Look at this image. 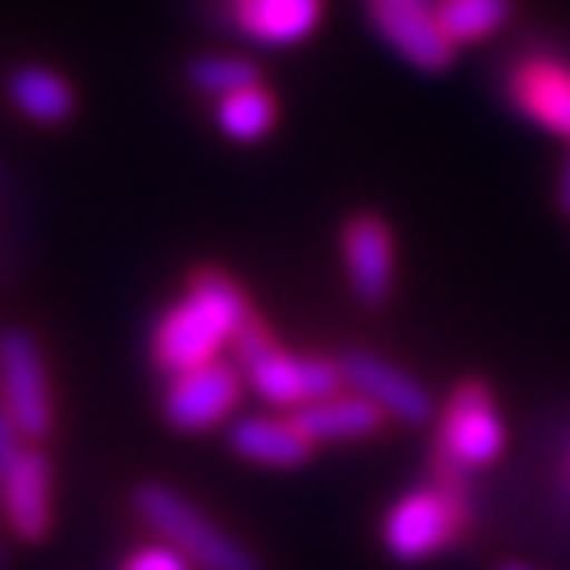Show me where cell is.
Segmentation results:
<instances>
[{
  "instance_id": "cell-19",
  "label": "cell",
  "mask_w": 570,
  "mask_h": 570,
  "mask_svg": "<svg viewBox=\"0 0 570 570\" xmlns=\"http://www.w3.org/2000/svg\"><path fill=\"white\" fill-rule=\"evenodd\" d=\"M190 85L212 94V98H225L245 85H258V68L242 56H199L190 63Z\"/></svg>"
},
{
  "instance_id": "cell-11",
  "label": "cell",
  "mask_w": 570,
  "mask_h": 570,
  "mask_svg": "<svg viewBox=\"0 0 570 570\" xmlns=\"http://www.w3.org/2000/svg\"><path fill=\"white\" fill-rule=\"evenodd\" d=\"M343 258L351 292L364 305H381L393 292V233L381 216H351L343 228Z\"/></svg>"
},
{
  "instance_id": "cell-23",
  "label": "cell",
  "mask_w": 570,
  "mask_h": 570,
  "mask_svg": "<svg viewBox=\"0 0 570 570\" xmlns=\"http://www.w3.org/2000/svg\"><path fill=\"white\" fill-rule=\"evenodd\" d=\"M499 570H537V567H524V562H503Z\"/></svg>"
},
{
  "instance_id": "cell-14",
  "label": "cell",
  "mask_w": 570,
  "mask_h": 570,
  "mask_svg": "<svg viewBox=\"0 0 570 570\" xmlns=\"http://www.w3.org/2000/svg\"><path fill=\"white\" fill-rule=\"evenodd\" d=\"M228 444L237 456L254 461V465H275V469H292L308 461V452L317 449L305 431L296 428V419H263V414H249V419H237L228 428Z\"/></svg>"
},
{
  "instance_id": "cell-16",
  "label": "cell",
  "mask_w": 570,
  "mask_h": 570,
  "mask_svg": "<svg viewBox=\"0 0 570 570\" xmlns=\"http://www.w3.org/2000/svg\"><path fill=\"white\" fill-rule=\"evenodd\" d=\"M9 98H13V106H18L26 119L47 122V127L72 119V106H77V98H72V85L63 81L60 72L39 68V63L18 68V72L9 77Z\"/></svg>"
},
{
  "instance_id": "cell-2",
  "label": "cell",
  "mask_w": 570,
  "mask_h": 570,
  "mask_svg": "<svg viewBox=\"0 0 570 570\" xmlns=\"http://www.w3.org/2000/svg\"><path fill=\"white\" fill-rule=\"evenodd\" d=\"M233 346H237L245 381L258 389V397H266L271 406L301 410V406H308V402H322L330 393H338V385H343V364L279 351L275 338L266 334V326L254 313H249L245 326L237 330Z\"/></svg>"
},
{
  "instance_id": "cell-24",
  "label": "cell",
  "mask_w": 570,
  "mask_h": 570,
  "mask_svg": "<svg viewBox=\"0 0 570 570\" xmlns=\"http://www.w3.org/2000/svg\"><path fill=\"white\" fill-rule=\"evenodd\" d=\"M0 562H4V553H0Z\"/></svg>"
},
{
  "instance_id": "cell-9",
  "label": "cell",
  "mask_w": 570,
  "mask_h": 570,
  "mask_svg": "<svg viewBox=\"0 0 570 570\" xmlns=\"http://www.w3.org/2000/svg\"><path fill=\"white\" fill-rule=\"evenodd\" d=\"M508 94L520 115H529L546 131L570 140V63L553 60V56H532V60L515 63Z\"/></svg>"
},
{
  "instance_id": "cell-1",
  "label": "cell",
  "mask_w": 570,
  "mask_h": 570,
  "mask_svg": "<svg viewBox=\"0 0 570 570\" xmlns=\"http://www.w3.org/2000/svg\"><path fill=\"white\" fill-rule=\"evenodd\" d=\"M245 317H249V308H245L242 287L220 271H204L186 287L183 301L161 317V326L153 334V360L169 376H178L186 367L212 364L220 355V346L237 338Z\"/></svg>"
},
{
  "instance_id": "cell-3",
  "label": "cell",
  "mask_w": 570,
  "mask_h": 570,
  "mask_svg": "<svg viewBox=\"0 0 570 570\" xmlns=\"http://www.w3.org/2000/svg\"><path fill=\"white\" fill-rule=\"evenodd\" d=\"M136 511L144 515V524L161 537L165 546L183 553L186 562L204 570H258V562L249 558L242 541H233L228 532H220L195 503H186L178 490L161 487V482H144L136 490Z\"/></svg>"
},
{
  "instance_id": "cell-7",
  "label": "cell",
  "mask_w": 570,
  "mask_h": 570,
  "mask_svg": "<svg viewBox=\"0 0 570 570\" xmlns=\"http://www.w3.org/2000/svg\"><path fill=\"white\" fill-rule=\"evenodd\" d=\"M242 397V372L233 364H199L169 376L165 389V419L178 431H207L225 423Z\"/></svg>"
},
{
  "instance_id": "cell-13",
  "label": "cell",
  "mask_w": 570,
  "mask_h": 570,
  "mask_svg": "<svg viewBox=\"0 0 570 570\" xmlns=\"http://www.w3.org/2000/svg\"><path fill=\"white\" fill-rule=\"evenodd\" d=\"M233 26L263 47H296L322 21V0H228Z\"/></svg>"
},
{
  "instance_id": "cell-5",
  "label": "cell",
  "mask_w": 570,
  "mask_h": 570,
  "mask_svg": "<svg viewBox=\"0 0 570 570\" xmlns=\"http://www.w3.org/2000/svg\"><path fill=\"white\" fill-rule=\"evenodd\" d=\"M503 452V419L487 385L469 381L449 397L440 419V473L461 482L473 469H487Z\"/></svg>"
},
{
  "instance_id": "cell-8",
  "label": "cell",
  "mask_w": 570,
  "mask_h": 570,
  "mask_svg": "<svg viewBox=\"0 0 570 570\" xmlns=\"http://www.w3.org/2000/svg\"><path fill=\"white\" fill-rule=\"evenodd\" d=\"M372 26L376 35L414 68L423 72H440L452 63V39L444 35V26L435 18V9H428V0H372Z\"/></svg>"
},
{
  "instance_id": "cell-22",
  "label": "cell",
  "mask_w": 570,
  "mask_h": 570,
  "mask_svg": "<svg viewBox=\"0 0 570 570\" xmlns=\"http://www.w3.org/2000/svg\"><path fill=\"white\" fill-rule=\"evenodd\" d=\"M558 199H562V207L570 212V157H567V169H562V186H558Z\"/></svg>"
},
{
  "instance_id": "cell-12",
  "label": "cell",
  "mask_w": 570,
  "mask_h": 570,
  "mask_svg": "<svg viewBox=\"0 0 570 570\" xmlns=\"http://www.w3.org/2000/svg\"><path fill=\"white\" fill-rule=\"evenodd\" d=\"M343 381L360 389L367 402H376L385 414L402 419V423H428V419H431L428 389L419 385L410 372L385 364L381 355H367V351L346 355V360H343Z\"/></svg>"
},
{
  "instance_id": "cell-4",
  "label": "cell",
  "mask_w": 570,
  "mask_h": 570,
  "mask_svg": "<svg viewBox=\"0 0 570 570\" xmlns=\"http://www.w3.org/2000/svg\"><path fill=\"white\" fill-rule=\"evenodd\" d=\"M465 529V499L456 482L440 478V487L402 494L385 515V550L397 562H428L449 550Z\"/></svg>"
},
{
  "instance_id": "cell-17",
  "label": "cell",
  "mask_w": 570,
  "mask_h": 570,
  "mask_svg": "<svg viewBox=\"0 0 570 570\" xmlns=\"http://www.w3.org/2000/svg\"><path fill=\"white\" fill-rule=\"evenodd\" d=\"M275 119H279V102L266 94L263 85H245L237 94L216 98V122H220V131L242 144L263 140L266 131L275 127Z\"/></svg>"
},
{
  "instance_id": "cell-15",
  "label": "cell",
  "mask_w": 570,
  "mask_h": 570,
  "mask_svg": "<svg viewBox=\"0 0 570 570\" xmlns=\"http://www.w3.org/2000/svg\"><path fill=\"white\" fill-rule=\"evenodd\" d=\"M292 419H296V428L305 431L313 444H338V440H364V435H376L389 414L376 406V402H367L364 393H355V397L330 393V397H322V402L301 406Z\"/></svg>"
},
{
  "instance_id": "cell-20",
  "label": "cell",
  "mask_w": 570,
  "mask_h": 570,
  "mask_svg": "<svg viewBox=\"0 0 570 570\" xmlns=\"http://www.w3.org/2000/svg\"><path fill=\"white\" fill-rule=\"evenodd\" d=\"M122 570H190V562L174 546H144V550L127 558Z\"/></svg>"
},
{
  "instance_id": "cell-21",
  "label": "cell",
  "mask_w": 570,
  "mask_h": 570,
  "mask_svg": "<svg viewBox=\"0 0 570 570\" xmlns=\"http://www.w3.org/2000/svg\"><path fill=\"white\" fill-rule=\"evenodd\" d=\"M21 452H26V431L13 423V414H9L4 402H0V473L13 465Z\"/></svg>"
},
{
  "instance_id": "cell-18",
  "label": "cell",
  "mask_w": 570,
  "mask_h": 570,
  "mask_svg": "<svg viewBox=\"0 0 570 570\" xmlns=\"http://www.w3.org/2000/svg\"><path fill=\"white\" fill-rule=\"evenodd\" d=\"M435 18L452 39V47H465V42L494 35L511 18V0H440Z\"/></svg>"
},
{
  "instance_id": "cell-10",
  "label": "cell",
  "mask_w": 570,
  "mask_h": 570,
  "mask_svg": "<svg viewBox=\"0 0 570 570\" xmlns=\"http://www.w3.org/2000/svg\"><path fill=\"white\" fill-rule=\"evenodd\" d=\"M0 503L4 520L21 541H42V532L51 524V465L39 449L21 452L13 465L0 473Z\"/></svg>"
},
{
  "instance_id": "cell-6",
  "label": "cell",
  "mask_w": 570,
  "mask_h": 570,
  "mask_svg": "<svg viewBox=\"0 0 570 570\" xmlns=\"http://www.w3.org/2000/svg\"><path fill=\"white\" fill-rule=\"evenodd\" d=\"M0 393L26 440H42L51 431V389L35 338L26 330H0Z\"/></svg>"
}]
</instances>
